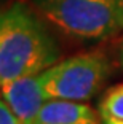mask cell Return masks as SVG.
<instances>
[{"instance_id": "obj_1", "label": "cell", "mask_w": 123, "mask_h": 124, "mask_svg": "<svg viewBox=\"0 0 123 124\" xmlns=\"http://www.w3.org/2000/svg\"><path fill=\"white\" fill-rule=\"evenodd\" d=\"M59 59L58 41L30 3L15 0L3 8L0 16V84L38 75Z\"/></svg>"}, {"instance_id": "obj_2", "label": "cell", "mask_w": 123, "mask_h": 124, "mask_svg": "<svg viewBox=\"0 0 123 124\" xmlns=\"http://www.w3.org/2000/svg\"><path fill=\"white\" fill-rule=\"evenodd\" d=\"M30 7L61 33L98 43L123 30V0H29Z\"/></svg>"}, {"instance_id": "obj_3", "label": "cell", "mask_w": 123, "mask_h": 124, "mask_svg": "<svg viewBox=\"0 0 123 124\" xmlns=\"http://www.w3.org/2000/svg\"><path fill=\"white\" fill-rule=\"evenodd\" d=\"M110 75V61L102 51L75 54L40 73L47 99L85 102L96 95Z\"/></svg>"}, {"instance_id": "obj_4", "label": "cell", "mask_w": 123, "mask_h": 124, "mask_svg": "<svg viewBox=\"0 0 123 124\" xmlns=\"http://www.w3.org/2000/svg\"><path fill=\"white\" fill-rule=\"evenodd\" d=\"M2 100L8 103L15 115L22 121V124H29L37 116L43 103L48 100L42 86L40 73L27 75V77H21L3 83Z\"/></svg>"}, {"instance_id": "obj_5", "label": "cell", "mask_w": 123, "mask_h": 124, "mask_svg": "<svg viewBox=\"0 0 123 124\" xmlns=\"http://www.w3.org/2000/svg\"><path fill=\"white\" fill-rule=\"evenodd\" d=\"M99 116L85 102L48 99L29 124H104Z\"/></svg>"}, {"instance_id": "obj_6", "label": "cell", "mask_w": 123, "mask_h": 124, "mask_svg": "<svg viewBox=\"0 0 123 124\" xmlns=\"http://www.w3.org/2000/svg\"><path fill=\"white\" fill-rule=\"evenodd\" d=\"M99 115L102 119L123 121V83L110 88L99 103Z\"/></svg>"}, {"instance_id": "obj_7", "label": "cell", "mask_w": 123, "mask_h": 124, "mask_svg": "<svg viewBox=\"0 0 123 124\" xmlns=\"http://www.w3.org/2000/svg\"><path fill=\"white\" fill-rule=\"evenodd\" d=\"M0 124H22V121L15 115L5 100L0 102Z\"/></svg>"}, {"instance_id": "obj_8", "label": "cell", "mask_w": 123, "mask_h": 124, "mask_svg": "<svg viewBox=\"0 0 123 124\" xmlns=\"http://www.w3.org/2000/svg\"><path fill=\"white\" fill-rule=\"evenodd\" d=\"M104 124H123V121H117V119H102Z\"/></svg>"}, {"instance_id": "obj_9", "label": "cell", "mask_w": 123, "mask_h": 124, "mask_svg": "<svg viewBox=\"0 0 123 124\" xmlns=\"http://www.w3.org/2000/svg\"><path fill=\"white\" fill-rule=\"evenodd\" d=\"M118 53H120V64L123 65V40H122V43H120V49H118Z\"/></svg>"}]
</instances>
